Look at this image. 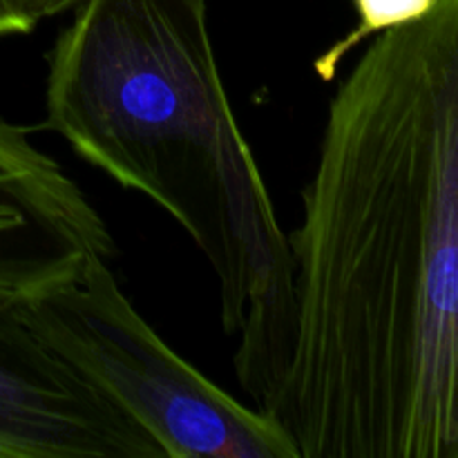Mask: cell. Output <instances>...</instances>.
Masks as SVG:
<instances>
[{"mask_svg":"<svg viewBox=\"0 0 458 458\" xmlns=\"http://www.w3.org/2000/svg\"><path fill=\"white\" fill-rule=\"evenodd\" d=\"M30 132L0 119V295L22 298L114 255L98 210Z\"/></svg>","mask_w":458,"mask_h":458,"instance_id":"5","label":"cell"},{"mask_svg":"<svg viewBox=\"0 0 458 458\" xmlns=\"http://www.w3.org/2000/svg\"><path fill=\"white\" fill-rule=\"evenodd\" d=\"M289 246L293 334L258 410L298 458H458V0L340 81Z\"/></svg>","mask_w":458,"mask_h":458,"instance_id":"1","label":"cell"},{"mask_svg":"<svg viewBox=\"0 0 458 458\" xmlns=\"http://www.w3.org/2000/svg\"><path fill=\"white\" fill-rule=\"evenodd\" d=\"M43 130L170 215L217 277L262 405L293 334V258L219 74L208 0H81L47 56Z\"/></svg>","mask_w":458,"mask_h":458,"instance_id":"2","label":"cell"},{"mask_svg":"<svg viewBox=\"0 0 458 458\" xmlns=\"http://www.w3.org/2000/svg\"><path fill=\"white\" fill-rule=\"evenodd\" d=\"M25 300L0 295V458H164L30 329Z\"/></svg>","mask_w":458,"mask_h":458,"instance_id":"4","label":"cell"},{"mask_svg":"<svg viewBox=\"0 0 458 458\" xmlns=\"http://www.w3.org/2000/svg\"><path fill=\"white\" fill-rule=\"evenodd\" d=\"M438 0H353L358 12V25L349 34L335 40L320 56L313 61V72L325 83L335 79V72L343 65L344 58L362 43V40L378 36L394 27L407 25L419 18L428 16Z\"/></svg>","mask_w":458,"mask_h":458,"instance_id":"6","label":"cell"},{"mask_svg":"<svg viewBox=\"0 0 458 458\" xmlns=\"http://www.w3.org/2000/svg\"><path fill=\"white\" fill-rule=\"evenodd\" d=\"M81 0H0V38L27 36L47 18L70 12Z\"/></svg>","mask_w":458,"mask_h":458,"instance_id":"7","label":"cell"},{"mask_svg":"<svg viewBox=\"0 0 458 458\" xmlns=\"http://www.w3.org/2000/svg\"><path fill=\"white\" fill-rule=\"evenodd\" d=\"M110 259L25 300L30 329L110 398L164 458H298L291 438L183 360L121 291Z\"/></svg>","mask_w":458,"mask_h":458,"instance_id":"3","label":"cell"}]
</instances>
